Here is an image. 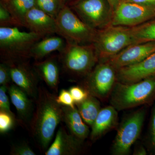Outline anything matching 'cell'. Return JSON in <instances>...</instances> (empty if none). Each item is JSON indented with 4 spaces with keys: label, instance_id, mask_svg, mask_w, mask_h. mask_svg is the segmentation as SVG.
<instances>
[{
    "label": "cell",
    "instance_id": "obj_1",
    "mask_svg": "<svg viewBox=\"0 0 155 155\" xmlns=\"http://www.w3.org/2000/svg\"><path fill=\"white\" fill-rule=\"evenodd\" d=\"M57 97L43 87H39L36 110L30 122L31 132L41 148H48L58 125L62 121V105Z\"/></svg>",
    "mask_w": 155,
    "mask_h": 155
},
{
    "label": "cell",
    "instance_id": "obj_2",
    "mask_svg": "<svg viewBox=\"0 0 155 155\" xmlns=\"http://www.w3.org/2000/svg\"><path fill=\"white\" fill-rule=\"evenodd\" d=\"M155 95V76L132 83L116 82L110 94L111 105L117 111L147 104Z\"/></svg>",
    "mask_w": 155,
    "mask_h": 155
},
{
    "label": "cell",
    "instance_id": "obj_3",
    "mask_svg": "<svg viewBox=\"0 0 155 155\" xmlns=\"http://www.w3.org/2000/svg\"><path fill=\"white\" fill-rule=\"evenodd\" d=\"M44 37L17 27H0V51L5 62L23 61L30 58L31 48Z\"/></svg>",
    "mask_w": 155,
    "mask_h": 155
},
{
    "label": "cell",
    "instance_id": "obj_4",
    "mask_svg": "<svg viewBox=\"0 0 155 155\" xmlns=\"http://www.w3.org/2000/svg\"><path fill=\"white\" fill-rule=\"evenodd\" d=\"M60 32L67 43L78 45L93 44L98 30L84 22L66 5L56 18Z\"/></svg>",
    "mask_w": 155,
    "mask_h": 155
},
{
    "label": "cell",
    "instance_id": "obj_5",
    "mask_svg": "<svg viewBox=\"0 0 155 155\" xmlns=\"http://www.w3.org/2000/svg\"><path fill=\"white\" fill-rule=\"evenodd\" d=\"M61 54L63 69L70 75H87L98 61L94 44L78 45L67 43Z\"/></svg>",
    "mask_w": 155,
    "mask_h": 155
},
{
    "label": "cell",
    "instance_id": "obj_6",
    "mask_svg": "<svg viewBox=\"0 0 155 155\" xmlns=\"http://www.w3.org/2000/svg\"><path fill=\"white\" fill-rule=\"evenodd\" d=\"M130 27L110 25L98 30L94 42L98 59L107 60L132 45Z\"/></svg>",
    "mask_w": 155,
    "mask_h": 155
},
{
    "label": "cell",
    "instance_id": "obj_7",
    "mask_svg": "<svg viewBox=\"0 0 155 155\" xmlns=\"http://www.w3.org/2000/svg\"><path fill=\"white\" fill-rule=\"evenodd\" d=\"M67 5L92 28L101 30L110 25L114 11L107 0H76Z\"/></svg>",
    "mask_w": 155,
    "mask_h": 155
},
{
    "label": "cell",
    "instance_id": "obj_8",
    "mask_svg": "<svg viewBox=\"0 0 155 155\" xmlns=\"http://www.w3.org/2000/svg\"><path fill=\"white\" fill-rule=\"evenodd\" d=\"M145 117L143 109L136 111L124 120L118 129L113 146V154L126 155L138 138Z\"/></svg>",
    "mask_w": 155,
    "mask_h": 155
},
{
    "label": "cell",
    "instance_id": "obj_9",
    "mask_svg": "<svg viewBox=\"0 0 155 155\" xmlns=\"http://www.w3.org/2000/svg\"><path fill=\"white\" fill-rule=\"evenodd\" d=\"M116 71L107 61H102L87 75L82 87L97 98H106L111 94L116 83Z\"/></svg>",
    "mask_w": 155,
    "mask_h": 155
},
{
    "label": "cell",
    "instance_id": "obj_10",
    "mask_svg": "<svg viewBox=\"0 0 155 155\" xmlns=\"http://www.w3.org/2000/svg\"><path fill=\"white\" fill-rule=\"evenodd\" d=\"M155 18V6L121 2L114 12L110 25L134 27Z\"/></svg>",
    "mask_w": 155,
    "mask_h": 155
},
{
    "label": "cell",
    "instance_id": "obj_11",
    "mask_svg": "<svg viewBox=\"0 0 155 155\" xmlns=\"http://www.w3.org/2000/svg\"><path fill=\"white\" fill-rule=\"evenodd\" d=\"M10 67L12 81L36 101L38 95V76L25 61L5 62Z\"/></svg>",
    "mask_w": 155,
    "mask_h": 155
},
{
    "label": "cell",
    "instance_id": "obj_12",
    "mask_svg": "<svg viewBox=\"0 0 155 155\" xmlns=\"http://www.w3.org/2000/svg\"><path fill=\"white\" fill-rule=\"evenodd\" d=\"M155 52V42L132 45L106 61L117 70L138 63Z\"/></svg>",
    "mask_w": 155,
    "mask_h": 155
},
{
    "label": "cell",
    "instance_id": "obj_13",
    "mask_svg": "<svg viewBox=\"0 0 155 155\" xmlns=\"http://www.w3.org/2000/svg\"><path fill=\"white\" fill-rule=\"evenodd\" d=\"M116 71L117 80L123 83H134L155 76V52L138 63Z\"/></svg>",
    "mask_w": 155,
    "mask_h": 155
},
{
    "label": "cell",
    "instance_id": "obj_14",
    "mask_svg": "<svg viewBox=\"0 0 155 155\" xmlns=\"http://www.w3.org/2000/svg\"><path fill=\"white\" fill-rule=\"evenodd\" d=\"M25 27L31 31L44 37L47 35L54 34L60 36L56 19L36 7L30 10L26 15Z\"/></svg>",
    "mask_w": 155,
    "mask_h": 155
},
{
    "label": "cell",
    "instance_id": "obj_15",
    "mask_svg": "<svg viewBox=\"0 0 155 155\" xmlns=\"http://www.w3.org/2000/svg\"><path fill=\"white\" fill-rule=\"evenodd\" d=\"M82 141L63 127L58 129L52 144L45 152L46 155H75L81 152Z\"/></svg>",
    "mask_w": 155,
    "mask_h": 155
},
{
    "label": "cell",
    "instance_id": "obj_16",
    "mask_svg": "<svg viewBox=\"0 0 155 155\" xmlns=\"http://www.w3.org/2000/svg\"><path fill=\"white\" fill-rule=\"evenodd\" d=\"M117 110L112 105L101 109L91 125L90 138L97 140L114 128L118 122Z\"/></svg>",
    "mask_w": 155,
    "mask_h": 155
},
{
    "label": "cell",
    "instance_id": "obj_17",
    "mask_svg": "<svg viewBox=\"0 0 155 155\" xmlns=\"http://www.w3.org/2000/svg\"><path fill=\"white\" fill-rule=\"evenodd\" d=\"M62 121H64L70 134L84 141L90 133L89 127L83 122L76 107L74 108L62 106Z\"/></svg>",
    "mask_w": 155,
    "mask_h": 155
},
{
    "label": "cell",
    "instance_id": "obj_18",
    "mask_svg": "<svg viewBox=\"0 0 155 155\" xmlns=\"http://www.w3.org/2000/svg\"><path fill=\"white\" fill-rule=\"evenodd\" d=\"M8 91L19 118L25 124L30 123L33 116V105L31 100L28 98L29 96L15 84L8 87Z\"/></svg>",
    "mask_w": 155,
    "mask_h": 155
},
{
    "label": "cell",
    "instance_id": "obj_19",
    "mask_svg": "<svg viewBox=\"0 0 155 155\" xmlns=\"http://www.w3.org/2000/svg\"><path fill=\"white\" fill-rule=\"evenodd\" d=\"M67 45L66 40L61 36L45 37L39 41L31 48L30 58L38 61L53 52H62Z\"/></svg>",
    "mask_w": 155,
    "mask_h": 155
},
{
    "label": "cell",
    "instance_id": "obj_20",
    "mask_svg": "<svg viewBox=\"0 0 155 155\" xmlns=\"http://www.w3.org/2000/svg\"><path fill=\"white\" fill-rule=\"evenodd\" d=\"M33 68L38 77L50 88L58 91L60 70L56 58H51L45 61H38L34 64Z\"/></svg>",
    "mask_w": 155,
    "mask_h": 155
},
{
    "label": "cell",
    "instance_id": "obj_21",
    "mask_svg": "<svg viewBox=\"0 0 155 155\" xmlns=\"http://www.w3.org/2000/svg\"><path fill=\"white\" fill-rule=\"evenodd\" d=\"M19 26L25 27V17L29 11L36 7L35 0H1Z\"/></svg>",
    "mask_w": 155,
    "mask_h": 155
},
{
    "label": "cell",
    "instance_id": "obj_22",
    "mask_svg": "<svg viewBox=\"0 0 155 155\" xmlns=\"http://www.w3.org/2000/svg\"><path fill=\"white\" fill-rule=\"evenodd\" d=\"M83 121L91 126L101 110V104L97 97L90 94L82 102L75 104Z\"/></svg>",
    "mask_w": 155,
    "mask_h": 155
},
{
    "label": "cell",
    "instance_id": "obj_23",
    "mask_svg": "<svg viewBox=\"0 0 155 155\" xmlns=\"http://www.w3.org/2000/svg\"><path fill=\"white\" fill-rule=\"evenodd\" d=\"M130 29L132 45L155 42V19L131 27Z\"/></svg>",
    "mask_w": 155,
    "mask_h": 155
},
{
    "label": "cell",
    "instance_id": "obj_24",
    "mask_svg": "<svg viewBox=\"0 0 155 155\" xmlns=\"http://www.w3.org/2000/svg\"><path fill=\"white\" fill-rule=\"evenodd\" d=\"M36 7L56 19L62 9L67 5L66 0H35Z\"/></svg>",
    "mask_w": 155,
    "mask_h": 155
},
{
    "label": "cell",
    "instance_id": "obj_25",
    "mask_svg": "<svg viewBox=\"0 0 155 155\" xmlns=\"http://www.w3.org/2000/svg\"><path fill=\"white\" fill-rule=\"evenodd\" d=\"M15 123L14 114L5 111L0 110V132L8 133L14 127Z\"/></svg>",
    "mask_w": 155,
    "mask_h": 155
},
{
    "label": "cell",
    "instance_id": "obj_26",
    "mask_svg": "<svg viewBox=\"0 0 155 155\" xmlns=\"http://www.w3.org/2000/svg\"><path fill=\"white\" fill-rule=\"evenodd\" d=\"M0 25L1 27H7L19 26L10 12L1 4H0Z\"/></svg>",
    "mask_w": 155,
    "mask_h": 155
},
{
    "label": "cell",
    "instance_id": "obj_27",
    "mask_svg": "<svg viewBox=\"0 0 155 155\" xmlns=\"http://www.w3.org/2000/svg\"><path fill=\"white\" fill-rule=\"evenodd\" d=\"M69 91L75 104L84 101L90 95L87 91L82 87L72 86L69 88Z\"/></svg>",
    "mask_w": 155,
    "mask_h": 155
},
{
    "label": "cell",
    "instance_id": "obj_28",
    "mask_svg": "<svg viewBox=\"0 0 155 155\" xmlns=\"http://www.w3.org/2000/svg\"><path fill=\"white\" fill-rule=\"evenodd\" d=\"M56 100L58 104L61 105L67 106L72 108L76 107L74 100L69 91L65 89L61 90L59 95L57 97Z\"/></svg>",
    "mask_w": 155,
    "mask_h": 155
},
{
    "label": "cell",
    "instance_id": "obj_29",
    "mask_svg": "<svg viewBox=\"0 0 155 155\" xmlns=\"http://www.w3.org/2000/svg\"><path fill=\"white\" fill-rule=\"evenodd\" d=\"M11 81L10 67L4 62L0 64V85L8 87V84Z\"/></svg>",
    "mask_w": 155,
    "mask_h": 155
},
{
    "label": "cell",
    "instance_id": "obj_30",
    "mask_svg": "<svg viewBox=\"0 0 155 155\" xmlns=\"http://www.w3.org/2000/svg\"><path fill=\"white\" fill-rule=\"evenodd\" d=\"M11 154L12 155H35L32 149L26 143L15 145L12 147Z\"/></svg>",
    "mask_w": 155,
    "mask_h": 155
},
{
    "label": "cell",
    "instance_id": "obj_31",
    "mask_svg": "<svg viewBox=\"0 0 155 155\" xmlns=\"http://www.w3.org/2000/svg\"><path fill=\"white\" fill-rule=\"evenodd\" d=\"M8 91V87L1 86L0 87V110L5 111L13 114L10 108V104L8 97L6 92Z\"/></svg>",
    "mask_w": 155,
    "mask_h": 155
},
{
    "label": "cell",
    "instance_id": "obj_32",
    "mask_svg": "<svg viewBox=\"0 0 155 155\" xmlns=\"http://www.w3.org/2000/svg\"><path fill=\"white\" fill-rule=\"evenodd\" d=\"M150 134L152 143L155 150V107L153 111L151 121Z\"/></svg>",
    "mask_w": 155,
    "mask_h": 155
},
{
    "label": "cell",
    "instance_id": "obj_33",
    "mask_svg": "<svg viewBox=\"0 0 155 155\" xmlns=\"http://www.w3.org/2000/svg\"><path fill=\"white\" fill-rule=\"evenodd\" d=\"M121 2H128L147 5L155 6V0H121Z\"/></svg>",
    "mask_w": 155,
    "mask_h": 155
},
{
    "label": "cell",
    "instance_id": "obj_34",
    "mask_svg": "<svg viewBox=\"0 0 155 155\" xmlns=\"http://www.w3.org/2000/svg\"><path fill=\"white\" fill-rule=\"evenodd\" d=\"M147 154L146 150L143 147H139L136 149L134 153V155H145Z\"/></svg>",
    "mask_w": 155,
    "mask_h": 155
},
{
    "label": "cell",
    "instance_id": "obj_35",
    "mask_svg": "<svg viewBox=\"0 0 155 155\" xmlns=\"http://www.w3.org/2000/svg\"><path fill=\"white\" fill-rule=\"evenodd\" d=\"M107 1L114 12L118 6L119 5L121 0H107Z\"/></svg>",
    "mask_w": 155,
    "mask_h": 155
},
{
    "label": "cell",
    "instance_id": "obj_36",
    "mask_svg": "<svg viewBox=\"0 0 155 155\" xmlns=\"http://www.w3.org/2000/svg\"><path fill=\"white\" fill-rule=\"evenodd\" d=\"M75 1H76V0H66V1H67V5L69 3L72 2H74Z\"/></svg>",
    "mask_w": 155,
    "mask_h": 155
}]
</instances>
